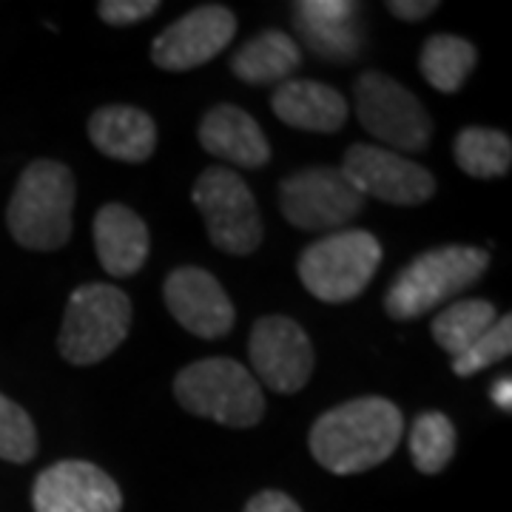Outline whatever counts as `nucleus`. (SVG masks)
I'll list each match as a JSON object with an SVG mask.
<instances>
[{"mask_svg":"<svg viewBox=\"0 0 512 512\" xmlns=\"http://www.w3.org/2000/svg\"><path fill=\"white\" fill-rule=\"evenodd\" d=\"M404 436L402 410L382 396L350 399L311 427V456L333 476H356L396 453Z\"/></svg>","mask_w":512,"mask_h":512,"instance_id":"obj_1","label":"nucleus"},{"mask_svg":"<svg viewBox=\"0 0 512 512\" xmlns=\"http://www.w3.org/2000/svg\"><path fill=\"white\" fill-rule=\"evenodd\" d=\"M74 174L57 160H35L23 168L6 208L9 234L20 248L57 251L72 237Z\"/></svg>","mask_w":512,"mask_h":512,"instance_id":"obj_2","label":"nucleus"},{"mask_svg":"<svg viewBox=\"0 0 512 512\" xmlns=\"http://www.w3.org/2000/svg\"><path fill=\"white\" fill-rule=\"evenodd\" d=\"M487 265L490 254L473 245H444L416 256L384 293L387 316L396 322L419 319L478 282Z\"/></svg>","mask_w":512,"mask_h":512,"instance_id":"obj_3","label":"nucleus"},{"mask_svg":"<svg viewBox=\"0 0 512 512\" xmlns=\"http://www.w3.org/2000/svg\"><path fill=\"white\" fill-rule=\"evenodd\" d=\"M174 396L188 413L237 430L256 427L265 416V396L251 370L222 356L183 367L174 379Z\"/></svg>","mask_w":512,"mask_h":512,"instance_id":"obj_4","label":"nucleus"},{"mask_svg":"<svg viewBox=\"0 0 512 512\" xmlns=\"http://www.w3.org/2000/svg\"><path fill=\"white\" fill-rule=\"evenodd\" d=\"M128 330H131L128 293L120 291L117 285L89 282L69 296L63 328L57 336V350L69 365H97L126 342Z\"/></svg>","mask_w":512,"mask_h":512,"instance_id":"obj_5","label":"nucleus"},{"mask_svg":"<svg viewBox=\"0 0 512 512\" xmlns=\"http://www.w3.org/2000/svg\"><path fill=\"white\" fill-rule=\"evenodd\" d=\"M382 265V245L367 231H336L308 245L299 256V279L328 305L356 299Z\"/></svg>","mask_w":512,"mask_h":512,"instance_id":"obj_6","label":"nucleus"},{"mask_svg":"<svg viewBox=\"0 0 512 512\" xmlns=\"http://www.w3.org/2000/svg\"><path fill=\"white\" fill-rule=\"evenodd\" d=\"M191 200L205 220L208 237L220 251L231 256H248L262 245L265 228L259 208L251 188L237 171H228L222 165L205 168L194 183Z\"/></svg>","mask_w":512,"mask_h":512,"instance_id":"obj_7","label":"nucleus"},{"mask_svg":"<svg viewBox=\"0 0 512 512\" xmlns=\"http://www.w3.org/2000/svg\"><path fill=\"white\" fill-rule=\"evenodd\" d=\"M356 117L384 146L399 151H424L433 137V120L399 80L382 72H365L356 86Z\"/></svg>","mask_w":512,"mask_h":512,"instance_id":"obj_8","label":"nucleus"},{"mask_svg":"<svg viewBox=\"0 0 512 512\" xmlns=\"http://www.w3.org/2000/svg\"><path fill=\"white\" fill-rule=\"evenodd\" d=\"M279 205L285 220L299 231H333L348 225L365 208V197L353 188L342 168L313 165L296 171L279 185Z\"/></svg>","mask_w":512,"mask_h":512,"instance_id":"obj_9","label":"nucleus"},{"mask_svg":"<svg viewBox=\"0 0 512 512\" xmlns=\"http://www.w3.org/2000/svg\"><path fill=\"white\" fill-rule=\"evenodd\" d=\"M342 174L362 197H376L390 205H421L436 191V180L424 165L407 160L399 151L367 143L348 148Z\"/></svg>","mask_w":512,"mask_h":512,"instance_id":"obj_10","label":"nucleus"},{"mask_svg":"<svg viewBox=\"0 0 512 512\" xmlns=\"http://www.w3.org/2000/svg\"><path fill=\"white\" fill-rule=\"evenodd\" d=\"M248 353L259 382L282 396L299 393L316 367L308 333L288 316H262L251 330Z\"/></svg>","mask_w":512,"mask_h":512,"instance_id":"obj_11","label":"nucleus"},{"mask_svg":"<svg viewBox=\"0 0 512 512\" xmlns=\"http://www.w3.org/2000/svg\"><path fill=\"white\" fill-rule=\"evenodd\" d=\"M237 35V18L228 6L208 3L174 20L151 46V60L165 72H188L211 63Z\"/></svg>","mask_w":512,"mask_h":512,"instance_id":"obj_12","label":"nucleus"},{"mask_svg":"<svg viewBox=\"0 0 512 512\" xmlns=\"http://www.w3.org/2000/svg\"><path fill=\"white\" fill-rule=\"evenodd\" d=\"M35 512H120L123 495L109 473L92 461H57L32 490Z\"/></svg>","mask_w":512,"mask_h":512,"instance_id":"obj_13","label":"nucleus"},{"mask_svg":"<svg viewBox=\"0 0 512 512\" xmlns=\"http://www.w3.org/2000/svg\"><path fill=\"white\" fill-rule=\"evenodd\" d=\"M165 305L168 313L183 325L188 333L200 339H222L234 328V305L228 293L202 268H177L165 279Z\"/></svg>","mask_w":512,"mask_h":512,"instance_id":"obj_14","label":"nucleus"},{"mask_svg":"<svg viewBox=\"0 0 512 512\" xmlns=\"http://www.w3.org/2000/svg\"><path fill=\"white\" fill-rule=\"evenodd\" d=\"M200 143L208 154L239 168H262L271 160L265 131L248 111L231 103H220L205 111L200 123Z\"/></svg>","mask_w":512,"mask_h":512,"instance_id":"obj_15","label":"nucleus"},{"mask_svg":"<svg viewBox=\"0 0 512 512\" xmlns=\"http://www.w3.org/2000/svg\"><path fill=\"white\" fill-rule=\"evenodd\" d=\"M94 248L106 274L114 279L134 276L146 265L148 251H151L146 222L128 205L109 202L94 217Z\"/></svg>","mask_w":512,"mask_h":512,"instance_id":"obj_16","label":"nucleus"},{"mask_svg":"<svg viewBox=\"0 0 512 512\" xmlns=\"http://www.w3.org/2000/svg\"><path fill=\"white\" fill-rule=\"evenodd\" d=\"M359 3L350 0H302L293 23L316 55L328 60H353L362 49L356 26Z\"/></svg>","mask_w":512,"mask_h":512,"instance_id":"obj_17","label":"nucleus"},{"mask_svg":"<svg viewBox=\"0 0 512 512\" xmlns=\"http://www.w3.org/2000/svg\"><path fill=\"white\" fill-rule=\"evenodd\" d=\"M274 114L291 128L333 134L348 120L345 97L316 80H285L271 97Z\"/></svg>","mask_w":512,"mask_h":512,"instance_id":"obj_18","label":"nucleus"},{"mask_svg":"<svg viewBox=\"0 0 512 512\" xmlns=\"http://www.w3.org/2000/svg\"><path fill=\"white\" fill-rule=\"evenodd\" d=\"M89 140L111 160L146 163L157 148V126L143 109L103 106L89 120Z\"/></svg>","mask_w":512,"mask_h":512,"instance_id":"obj_19","label":"nucleus"},{"mask_svg":"<svg viewBox=\"0 0 512 512\" xmlns=\"http://www.w3.org/2000/svg\"><path fill=\"white\" fill-rule=\"evenodd\" d=\"M302 57L296 49V40L279 29H268L254 40H248L231 63V72L237 74L242 83L254 86H271L285 83L299 69Z\"/></svg>","mask_w":512,"mask_h":512,"instance_id":"obj_20","label":"nucleus"},{"mask_svg":"<svg viewBox=\"0 0 512 512\" xmlns=\"http://www.w3.org/2000/svg\"><path fill=\"white\" fill-rule=\"evenodd\" d=\"M478 63L476 46L456 35H433L421 49L419 66L424 80L444 94L461 92Z\"/></svg>","mask_w":512,"mask_h":512,"instance_id":"obj_21","label":"nucleus"},{"mask_svg":"<svg viewBox=\"0 0 512 512\" xmlns=\"http://www.w3.org/2000/svg\"><path fill=\"white\" fill-rule=\"evenodd\" d=\"M453 157L464 174L476 180H495L510 171L512 140L495 128L467 126L456 134Z\"/></svg>","mask_w":512,"mask_h":512,"instance_id":"obj_22","label":"nucleus"},{"mask_svg":"<svg viewBox=\"0 0 512 512\" xmlns=\"http://www.w3.org/2000/svg\"><path fill=\"white\" fill-rule=\"evenodd\" d=\"M498 322V311L487 299H461L433 319V339L441 350L453 353L458 359L461 353L476 345L478 339Z\"/></svg>","mask_w":512,"mask_h":512,"instance_id":"obj_23","label":"nucleus"},{"mask_svg":"<svg viewBox=\"0 0 512 512\" xmlns=\"http://www.w3.org/2000/svg\"><path fill=\"white\" fill-rule=\"evenodd\" d=\"M410 456L424 476H439L456 456V427L444 413H421L410 427Z\"/></svg>","mask_w":512,"mask_h":512,"instance_id":"obj_24","label":"nucleus"},{"mask_svg":"<svg viewBox=\"0 0 512 512\" xmlns=\"http://www.w3.org/2000/svg\"><path fill=\"white\" fill-rule=\"evenodd\" d=\"M37 456V427L32 416L0 393V458L26 464Z\"/></svg>","mask_w":512,"mask_h":512,"instance_id":"obj_25","label":"nucleus"},{"mask_svg":"<svg viewBox=\"0 0 512 512\" xmlns=\"http://www.w3.org/2000/svg\"><path fill=\"white\" fill-rule=\"evenodd\" d=\"M512 353V316H501L493 328L487 330L467 353H461L453 359V373L461 379H470L473 373L484 370V367L498 365L501 359H507Z\"/></svg>","mask_w":512,"mask_h":512,"instance_id":"obj_26","label":"nucleus"},{"mask_svg":"<svg viewBox=\"0 0 512 512\" xmlns=\"http://www.w3.org/2000/svg\"><path fill=\"white\" fill-rule=\"evenodd\" d=\"M160 9L157 0H103L97 3V15L109 26H131L137 20L151 18Z\"/></svg>","mask_w":512,"mask_h":512,"instance_id":"obj_27","label":"nucleus"},{"mask_svg":"<svg viewBox=\"0 0 512 512\" xmlns=\"http://www.w3.org/2000/svg\"><path fill=\"white\" fill-rule=\"evenodd\" d=\"M245 512H302L299 504L293 501L291 495H285L282 490H262L256 493L248 504Z\"/></svg>","mask_w":512,"mask_h":512,"instance_id":"obj_28","label":"nucleus"},{"mask_svg":"<svg viewBox=\"0 0 512 512\" xmlns=\"http://www.w3.org/2000/svg\"><path fill=\"white\" fill-rule=\"evenodd\" d=\"M387 9H390L399 20L416 23V20L430 18V15L439 9V3H436V0H390Z\"/></svg>","mask_w":512,"mask_h":512,"instance_id":"obj_29","label":"nucleus"},{"mask_svg":"<svg viewBox=\"0 0 512 512\" xmlns=\"http://www.w3.org/2000/svg\"><path fill=\"white\" fill-rule=\"evenodd\" d=\"M512 379L510 376H504V379H498V382L493 384V402L495 407H501L504 413H510L512 410Z\"/></svg>","mask_w":512,"mask_h":512,"instance_id":"obj_30","label":"nucleus"}]
</instances>
